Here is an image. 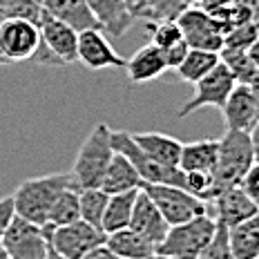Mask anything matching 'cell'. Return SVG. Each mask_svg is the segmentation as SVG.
<instances>
[{
  "label": "cell",
  "mask_w": 259,
  "mask_h": 259,
  "mask_svg": "<svg viewBox=\"0 0 259 259\" xmlns=\"http://www.w3.org/2000/svg\"><path fill=\"white\" fill-rule=\"evenodd\" d=\"M125 69H127V78L132 83H150V80L159 78L163 72H168L163 52L159 47H154L152 42L134 52L132 58L125 61Z\"/></svg>",
  "instance_id": "cell-20"
},
{
  "label": "cell",
  "mask_w": 259,
  "mask_h": 259,
  "mask_svg": "<svg viewBox=\"0 0 259 259\" xmlns=\"http://www.w3.org/2000/svg\"><path fill=\"white\" fill-rule=\"evenodd\" d=\"M42 9L50 16H54V18L63 20L72 29H76L78 34L88 29H101L99 20L92 14L88 0H42Z\"/></svg>",
  "instance_id": "cell-19"
},
{
  "label": "cell",
  "mask_w": 259,
  "mask_h": 259,
  "mask_svg": "<svg viewBox=\"0 0 259 259\" xmlns=\"http://www.w3.org/2000/svg\"><path fill=\"white\" fill-rule=\"evenodd\" d=\"M235 85L237 80L233 76V72L224 63H219L212 72H208L201 80L194 83V94L183 103V107L179 110V118L190 116L192 112L201 110V107H219L221 110Z\"/></svg>",
  "instance_id": "cell-10"
},
{
  "label": "cell",
  "mask_w": 259,
  "mask_h": 259,
  "mask_svg": "<svg viewBox=\"0 0 259 259\" xmlns=\"http://www.w3.org/2000/svg\"><path fill=\"white\" fill-rule=\"evenodd\" d=\"M130 14L134 16V18H143V12H145V0H125Z\"/></svg>",
  "instance_id": "cell-38"
},
{
  "label": "cell",
  "mask_w": 259,
  "mask_h": 259,
  "mask_svg": "<svg viewBox=\"0 0 259 259\" xmlns=\"http://www.w3.org/2000/svg\"><path fill=\"white\" fill-rule=\"evenodd\" d=\"M246 52H248V56H250L252 65H255V67H257V72H259V38H257L255 42H252V45L248 47Z\"/></svg>",
  "instance_id": "cell-40"
},
{
  "label": "cell",
  "mask_w": 259,
  "mask_h": 259,
  "mask_svg": "<svg viewBox=\"0 0 259 259\" xmlns=\"http://www.w3.org/2000/svg\"><path fill=\"white\" fill-rule=\"evenodd\" d=\"M221 63L219 54L217 52H206V50H190L188 52V56L183 58V63L179 67L175 69L177 74H179L181 80H186V83H197V80H201L206 76L208 72H212L214 67Z\"/></svg>",
  "instance_id": "cell-26"
},
{
  "label": "cell",
  "mask_w": 259,
  "mask_h": 259,
  "mask_svg": "<svg viewBox=\"0 0 259 259\" xmlns=\"http://www.w3.org/2000/svg\"><path fill=\"white\" fill-rule=\"evenodd\" d=\"M78 199H80V219H83L85 224H90V226H94V228L101 230L107 201H110V194L103 192L101 188H90V190H80Z\"/></svg>",
  "instance_id": "cell-28"
},
{
  "label": "cell",
  "mask_w": 259,
  "mask_h": 259,
  "mask_svg": "<svg viewBox=\"0 0 259 259\" xmlns=\"http://www.w3.org/2000/svg\"><path fill=\"white\" fill-rule=\"evenodd\" d=\"M88 5L101 29L107 31L110 38H121L137 20L130 14L125 0H88Z\"/></svg>",
  "instance_id": "cell-17"
},
{
  "label": "cell",
  "mask_w": 259,
  "mask_h": 259,
  "mask_svg": "<svg viewBox=\"0 0 259 259\" xmlns=\"http://www.w3.org/2000/svg\"><path fill=\"white\" fill-rule=\"evenodd\" d=\"M45 228V226H42ZM50 237V248L63 259H85L94 248L105 244V233L83 219L61 228H45Z\"/></svg>",
  "instance_id": "cell-7"
},
{
  "label": "cell",
  "mask_w": 259,
  "mask_h": 259,
  "mask_svg": "<svg viewBox=\"0 0 259 259\" xmlns=\"http://www.w3.org/2000/svg\"><path fill=\"white\" fill-rule=\"evenodd\" d=\"M194 259H233V252H230V246H228V230L217 224V235H214V239L210 241L208 248L201 255H197Z\"/></svg>",
  "instance_id": "cell-32"
},
{
  "label": "cell",
  "mask_w": 259,
  "mask_h": 259,
  "mask_svg": "<svg viewBox=\"0 0 259 259\" xmlns=\"http://www.w3.org/2000/svg\"><path fill=\"white\" fill-rule=\"evenodd\" d=\"M141 188L154 201V206L159 208V212L163 214L168 226H179L194 217H201V214H212V206H210L208 201H201V199H197L194 194L181 190V188H177V186L143 183Z\"/></svg>",
  "instance_id": "cell-5"
},
{
  "label": "cell",
  "mask_w": 259,
  "mask_h": 259,
  "mask_svg": "<svg viewBox=\"0 0 259 259\" xmlns=\"http://www.w3.org/2000/svg\"><path fill=\"white\" fill-rule=\"evenodd\" d=\"M5 3H7V0H0V7H3V5H5Z\"/></svg>",
  "instance_id": "cell-46"
},
{
  "label": "cell",
  "mask_w": 259,
  "mask_h": 259,
  "mask_svg": "<svg viewBox=\"0 0 259 259\" xmlns=\"http://www.w3.org/2000/svg\"><path fill=\"white\" fill-rule=\"evenodd\" d=\"M221 114L226 121V130L233 132H250L255 127V123L259 121V112L255 96H252L250 85L237 83L233 92H230L226 105L221 107Z\"/></svg>",
  "instance_id": "cell-15"
},
{
  "label": "cell",
  "mask_w": 259,
  "mask_h": 259,
  "mask_svg": "<svg viewBox=\"0 0 259 259\" xmlns=\"http://www.w3.org/2000/svg\"><path fill=\"white\" fill-rule=\"evenodd\" d=\"M137 194H139V190L110 194V201H107V208L103 214V224H101V230H103L105 235H112V233H116V230H123L130 226Z\"/></svg>",
  "instance_id": "cell-25"
},
{
  "label": "cell",
  "mask_w": 259,
  "mask_h": 259,
  "mask_svg": "<svg viewBox=\"0 0 259 259\" xmlns=\"http://www.w3.org/2000/svg\"><path fill=\"white\" fill-rule=\"evenodd\" d=\"M80 190L78 188H67L65 192L58 194V199L54 201L50 210L45 228H61V226L74 224L80 219Z\"/></svg>",
  "instance_id": "cell-27"
},
{
  "label": "cell",
  "mask_w": 259,
  "mask_h": 259,
  "mask_svg": "<svg viewBox=\"0 0 259 259\" xmlns=\"http://www.w3.org/2000/svg\"><path fill=\"white\" fill-rule=\"evenodd\" d=\"M127 228H132L134 233L145 237V239L154 246H159L170 230L168 221L163 219V214L159 212V208H156L152 199L145 194L143 188H139L137 201H134V210H132V219H130Z\"/></svg>",
  "instance_id": "cell-16"
},
{
  "label": "cell",
  "mask_w": 259,
  "mask_h": 259,
  "mask_svg": "<svg viewBox=\"0 0 259 259\" xmlns=\"http://www.w3.org/2000/svg\"><path fill=\"white\" fill-rule=\"evenodd\" d=\"M78 63L88 69L101 72V69L125 67V58L114 52L110 38L101 29H88L78 34Z\"/></svg>",
  "instance_id": "cell-13"
},
{
  "label": "cell",
  "mask_w": 259,
  "mask_h": 259,
  "mask_svg": "<svg viewBox=\"0 0 259 259\" xmlns=\"http://www.w3.org/2000/svg\"><path fill=\"white\" fill-rule=\"evenodd\" d=\"M250 90H252V96H255V103H257V112H259V74H257V78L250 83Z\"/></svg>",
  "instance_id": "cell-41"
},
{
  "label": "cell",
  "mask_w": 259,
  "mask_h": 259,
  "mask_svg": "<svg viewBox=\"0 0 259 259\" xmlns=\"http://www.w3.org/2000/svg\"><path fill=\"white\" fill-rule=\"evenodd\" d=\"M0 259H12V257H9V252H7V250H5L3 241H0Z\"/></svg>",
  "instance_id": "cell-42"
},
{
  "label": "cell",
  "mask_w": 259,
  "mask_h": 259,
  "mask_svg": "<svg viewBox=\"0 0 259 259\" xmlns=\"http://www.w3.org/2000/svg\"><path fill=\"white\" fill-rule=\"evenodd\" d=\"M217 235V221L212 214H201L186 224L170 226L165 239L156 246V255L168 259H194L208 248Z\"/></svg>",
  "instance_id": "cell-3"
},
{
  "label": "cell",
  "mask_w": 259,
  "mask_h": 259,
  "mask_svg": "<svg viewBox=\"0 0 259 259\" xmlns=\"http://www.w3.org/2000/svg\"><path fill=\"white\" fill-rule=\"evenodd\" d=\"M112 145H114L116 152L127 156L130 163L137 168V172H139V177H141L143 183L177 186V188H181L183 190L186 175H183L179 168H168V165H161V163H156V161L150 159V156H145L141 152V148L134 143L132 132H125V130H112Z\"/></svg>",
  "instance_id": "cell-6"
},
{
  "label": "cell",
  "mask_w": 259,
  "mask_h": 259,
  "mask_svg": "<svg viewBox=\"0 0 259 259\" xmlns=\"http://www.w3.org/2000/svg\"><path fill=\"white\" fill-rule=\"evenodd\" d=\"M186 9V0H145V23H161V20H177Z\"/></svg>",
  "instance_id": "cell-30"
},
{
  "label": "cell",
  "mask_w": 259,
  "mask_h": 259,
  "mask_svg": "<svg viewBox=\"0 0 259 259\" xmlns=\"http://www.w3.org/2000/svg\"><path fill=\"white\" fill-rule=\"evenodd\" d=\"M36 3H40V5H42V0H36Z\"/></svg>",
  "instance_id": "cell-47"
},
{
  "label": "cell",
  "mask_w": 259,
  "mask_h": 259,
  "mask_svg": "<svg viewBox=\"0 0 259 259\" xmlns=\"http://www.w3.org/2000/svg\"><path fill=\"white\" fill-rule=\"evenodd\" d=\"M0 65H12L7 61V58H5V54H3V50H0Z\"/></svg>",
  "instance_id": "cell-43"
},
{
  "label": "cell",
  "mask_w": 259,
  "mask_h": 259,
  "mask_svg": "<svg viewBox=\"0 0 259 259\" xmlns=\"http://www.w3.org/2000/svg\"><path fill=\"white\" fill-rule=\"evenodd\" d=\"M219 58H221V63L233 72L237 83L250 85L252 80L257 78L259 72H257L255 65H252V61H250V56H248L246 50H221Z\"/></svg>",
  "instance_id": "cell-29"
},
{
  "label": "cell",
  "mask_w": 259,
  "mask_h": 259,
  "mask_svg": "<svg viewBox=\"0 0 259 259\" xmlns=\"http://www.w3.org/2000/svg\"><path fill=\"white\" fill-rule=\"evenodd\" d=\"M47 259H63V257H61V255H56V252H54L52 248H50V255H47Z\"/></svg>",
  "instance_id": "cell-44"
},
{
  "label": "cell",
  "mask_w": 259,
  "mask_h": 259,
  "mask_svg": "<svg viewBox=\"0 0 259 259\" xmlns=\"http://www.w3.org/2000/svg\"><path fill=\"white\" fill-rule=\"evenodd\" d=\"M40 45L38 25L23 18H7L0 23V50L9 63H25L34 58Z\"/></svg>",
  "instance_id": "cell-11"
},
{
  "label": "cell",
  "mask_w": 259,
  "mask_h": 259,
  "mask_svg": "<svg viewBox=\"0 0 259 259\" xmlns=\"http://www.w3.org/2000/svg\"><path fill=\"white\" fill-rule=\"evenodd\" d=\"M228 246L233 259L259 257V212L228 230Z\"/></svg>",
  "instance_id": "cell-24"
},
{
  "label": "cell",
  "mask_w": 259,
  "mask_h": 259,
  "mask_svg": "<svg viewBox=\"0 0 259 259\" xmlns=\"http://www.w3.org/2000/svg\"><path fill=\"white\" fill-rule=\"evenodd\" d=\"M141 177H139L137 168L130 163L127 156H123L121 152L114 150L110 165L105 170V177L101 181V190L107 194H118V192H130V190H139L141 188Z\"/></svg>",
  "instance_id": "cell-22"
},
{
  "label": "cell",
  "mask_w": 259,
  "mask_h": 259,
  "mask_svg": "<svg viewBox=\"0 0 259 259\" xmlns=\"http://www.w3.org/2000/svg\"><path fill=\"white\" fill-rule=\"evenodd\" d=\"M105 246L123 259H154L156 257V246L150 244L139 233H134L132 228H123L112 235H105Z\"/></svg>",
  "instance_id": "cell-23"
},
{
  "label": "cell",
  "mask_w": 259,
  "mask_h": 259,
  "mask_svg": "<svg viewBox=\"0 0 259 259\" xmlns=\"http://www.w3.org/2000/svg\"><path fill=\"white\" fill-rule=\"evenodd\" d=\"M239 188L257 203V208H259V163H255L246 172V177H244V181H241Z\"/></svg>",
  "instance_id": "cell-33"
},
{
  "label": "cell",
  "mask_w": 259,
  "mask_h": 259,
  "mask_svg": "<svg viewBox=\"0 0 259 259\" xmlns=\"http://www.w3.org/2000/svg\"><path fill=\"white\" fill-rule=\"evenodd\" d=\"M67 188H76L72 172H56V175H42L36 179H27L12 194L14 212L36 226H45L54 201Z\"/></svg>",
  "instance_id": "cell-1"
},
{
  "label": "cell",
  "mask_w": 259,
  "mask_h": 259,
  "mask_svg": "<svg viewBox=\"0 0 259 259\" xmlns=\"http://www.w3.org/2000/svg\"><path fill=\"white\" fill-rule=\"evenodd\" d=\"M188 52H190V47H188L186 40H179L177 45H172L170 50L163 52V58H165V67L168 69H177L179 65L183 63V58L188 56Z\"/></svg>",
  "instance_id": "cell-34"
},
{
  "label": "cell",
  "mask_w": 259,
  "mask_h": 259,
  "mask_svg": "<svg viewBox=\"0 0 259 259\" xmlns=\"http://www.w3.org/2000/svg\"><path fill=\"white\" fill-rule=\"evenodd\" d=\"M14 199H12V194L9 197H3L0 199V237H3V233L7 230V226H9V221L14 219Z\"/></svg>",
  "instance_id": "cell-35"
},
{
  "label": "cell",
  "mask_w": 259,
  "mask_h": 259,
  "mask_svg": "<svg viewBox=\"0 0 259 259\" xmlns=\"http://www.w3.org/2000/svg\"><path fill=\"white\" fill-rule=\"evenodd\" d=\"M212 217L219 226H224L226 230L239 226L241 221L250 219L252 214L259 212L257 203L252 201L248 194L241 190L239 186L235 188H226V190H219V194L212 199Z\"/></svg>",
  "instance_id": "cell-14"
},
{
  "label": "cell",
  "mask_w": 259,
  "mask_h": 259,
  "mask_svg": "<svg viewBox=\"0 0 259 259\" xmlns=\"http://www.w3.org/2000/svg\"><path fill=\"white\" fill-rule=\"evenodd\" d=\"M197 3H199V0H186V7H194Z\"/></svg>",
  "instance_id": "cell-45"
},
{
  "label": "cell",
  "mask_w": 259,
  "mask_h": 259,
  "mask_svg": "<svg viewBox=\"0 0 259 259\" xmlns=\"http://www.w3.org/2000/svg\"><path fill=\"white\" fill-rule=\"evenodd\" d=\"M250 143H252V152H255V163H259V121L255 123V127L250 130Z\"/></svg>",
  "instance_id": "cell-39"
},
{
  "label": "cell",
  "mask_w": 259,
  "mask_h": 259,
  "mask_svg": "<svg viewBox=\"0 0 259 259\" xmlns=\"http://www.w3.org/2000/svg\"><path fill=\"white\" fill-rule=\"evenodd\" d=\"M85 259H123V257H118V255H114V252L110 250L105 244L103 246H99V248H94V250L90 252ZM154 259H168V257H161V255H156Z\"/></svg>",
  "instance_id": "cell-37"
},
{
  "label": "cell",
  "mask_w": 259,
  "mask_h": 259,
  "mask_svg": "<svg viewBox=\"0 0 259 259\" xmlns=\"http://www.w3.org/2000/svg\"><path fill=\"white\" fill-rule=\"evenodd\" d=\"M183 40L190 50H206V52H221L226 40V29L199 7H186L177 18Z\"/></svg>",
  "instance_id": "cell-9"
},
{
  "label": "cell",
  "mask_w": 259,
  "mask_h": 259,
  "mask_svg": "<svg viewBox=\"0 0 259 259\" xmlns=\"http://www.w3.org/2000/svg\"><path fill=\"white\" fill-rule=\"evenodd\" d=\"M219 139H201V141L183 143L179 156L181 172H210L214 175L217 168Z\"/></svg>",
  "instance_id": "cell-21"
},
{
  "label": "cell",
  "mask_w": 259,
  "mask_h": 259,
  "mask_svg": "<svg viewBox=\"0 0 259 259\" xmlns=\"http://www.w3.org/2000/svg\"><path fill=\"white\" fill-rule=\"evenodd\" d=\"M0 241L12 259H47L50 255L47 230L42 226L18 217V214H14V219L9 221Z\"/></svg>",
  "instance_id": "cell-8"
},
{
  "label": "cell",
  "mask_w": 259,
  "mask_h": 259,
  "mask_svg": "<svg viewBox=\"0 0 259 259\" xmlns=\"http://www.w3.org/2000/svg\"><path fill=\"white\" fill-rule=\"evenodd\" d=\"M233 5V0H199L194 7H199V9H203L206 14H217L221 12V9H226V7H230Z\"/></svg>",
  "instance_id": "cell-36"
},
{
  "label": "cell",
  "mask_w": 259,
  "mask_h": 259,
  "mask_svg": "<svg viewBox=\"0 0 259 259\" xmlns=\"http://www.w3.org/2000/svg\"><path fill=\"white\" fill-rule=\"evenodd\" d=\"M150 31V42L154 47H159L161 52L170 50L172 45H177L179 40H183V34L177 25V20H161V23H145Z\"/></svg>",
  "instance_id": "cell-31"
},
{
  "label": "cell",
  "mask_w": 259,
  "mask_h": 259,
  "mask_svg": "<svg viewBox=\"0 0 259 259\" xmlns=\"http://www.w3.org/2000/svg\"><path fill=\"white\" fill-rule=\"evenodd\" d=\"M38 29H40V40L45 42V47L63 65L78 61V31L76 29H72L63 20L50 16L45 9H42Z\"/></svg>",
  "instance_id": "cell-12"
},
{
  "label": "cell",
  "mask_w": 259,
  "mask_h": 259,
  "mask_svg": "<svg viewBox=\"0 0 259 259\" xmlns=\"http://www.w3.org/2000/svg\"><path fill=\"white\" fill-rule=\"evenodd\" d=\"M255 165V152H252L250 134L226 130L219 139L217 168H214V183L219 190L241 186L246 172Z\"/></svg>",
  "instance_id": "cell-4"
},
{
  "label": "cell",
  "mask_w": 259,
  "mask_h": 259,
  "mask_svg": "<svg viewBox=\"0 0 259 259\" xmlns=\"http://www.w3.org/2000/svg\"><path fill=\"white\" fill-rule=\"evenodd\" d=\"M132 139L141 148V152L156 163L168 165V168H179V156L183 148L179 139L161 132H137L132 134Z\"/></svg>",
  "instance_id": "cell-18"
},
{
  "label": "cell",
  "mask_w": 259,
  "mask_h": 259,
  "mask_svg": "<svg viewBox=\"0 0 259 259\" xmlns=\"http://www.w3.org/2000/svg\"><path fill=\"white\" fill-rule=\"evenodd\" d=\"M112 156H114L112 127L107 123H96L94 130L83 141V145L78 148L76 159H74L72 177L78 190L101 188V181H103Z\"/></svg>",
  "instance_id": "cell-2"
}]
</instances>
